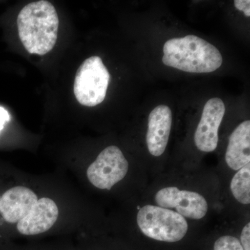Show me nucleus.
Here are the masks:
<instances>
[{
    "label": "nucleus",
    "instance_id": "nucleus-1",
    "mask_svg": "<svg viewBox=\"0 0 250 250\" xmlns=\"http://www.w3.org/2000/svg\"><path fill=\"white\" fill-rule=\"evenodd\" d=\"M89 222L81 190L62 175L0 164V246L21 238L80 236L88 233Z\"/></svg>",
    "mask_w": 250,
    "mask_h": 250
},
{
    "label": "nucleus",
    "instance_id": "nucleus-2",
    "mask_svg": "<svg viewBox=\"0 0 250 250\" xmlns=\"http://www.w3.org/2000/svg\"><path fill=\"white\" fill-rule=\"evenodd\" d=\"M17 24L20 39L29 53L43 56L54 48L59 20L52 3L41 0L26 5L18 14Z\"/></svg>",
    "mask_w": 250,
    "mask_h": 250
},
{
    "label": "nucleus",
    "instance_id": "nucleus-3",
    "mask_svg": "<svg viewBox=\"0 0 250 250\" xmlns=\"http://www.w3.org/2000/svg\"><path fill=\"white\" fill-rule=\"evenodd\" d=\"M163 62L190 73H210L221 66L223 57L220 51L207 41L188 35L166 42Z\"/></svg>",
    "mask_w": 250,
    "mask_h": 250
},
{
    "label": "nucleus",
    "instance_id": "nucleus-4",
    "mask_svg": "<svg viewBox=\"0 0 250 250\" xmlns=\"http://www.w3.org/2000/svg\"><path fill=\"white\" fill-rule=\"evenodd\" d=\"M129 169V161L121 149L116 146H110L102 150L89 164L69 172L80 184L111 191L117 184L124 180Z\"/></svg>",
    "mask_w": 250,
    "mask_h": 250
},
{
    "label": "nucleus",
    "instance_id": "nucleus-5",
    "mask_svg": "<svg viewBox=\"0 0 250 250\" xmlns=\"http://www.w3.org/2000/svg\"><path fill=\"white\" fill-rule=\"evenodd\" d=\"M136 223L148 238L167 243L181 241L188 228L187 220L177 212L150 205L140 208Z\"/></svg>",
    "mask_w": 250,
    "mask_h": 250
},
{
    "label": "nucleus",
    "instance_id": "nucleus-6",
    "mask_svg": "<svg viewBox=\"0 0 250 250\" xmlns=\"http://www.w3.org/2000/svg\"><path fill=\"white\" fill-rule=\"evenodd\" d=\"M109 81V72L100 57L93 56L85 59L75 76V98L83 106H97L106 98Z\"/></svg>",
    "mask_w": 250,
    "mask_h": 250
},
{
    "label": "nucleus",
    "instance_id": "nucleus-7",
    "mask_svg": "<svg viewBox=\"0 0 250 250\" xmlns=\"http://www.w3.org/2000/svg\"><path fill=\"white\" fill-rule=\"evenodd\" d=\"M155 202L162 208H175L184 218L200 220L208 212L205 197L196 192L179 190L177 187H166L156 192Z\"/></svg>",
    "mask_w": 250,
    "mask_h": 250
},
{
    "label": "nucleus",
    "instance_id": "nucleus-8",
    "mask_svg": "<svg viewBox=\"0 0 250 250\" xmlns=\"http://www.w3.org/2000/svg\"><path fill=\"white\" fill-rule=\"evenodd\" d=\"M225 113V104L221 99L211 98L206 103L194 138L199 150L211 152L216 149L219 140L218 129Z\"/></svg>",
    "mask_w": 250,
    "mask_h": 250
},
{
    "label": "nucleus",
    "instance_id": "nucleus-9",
    "mask_svg": "<svg viewBox=\"0 0 250 250\" xmlns=\"http://www.w3.org/2000/svg\"><path fill=\"white\" fill-rule=\"evenodd\" d=\"M172 116L170 108L159 105L151 111L148 118L146 142L152 155L160 156L165 152L172 126Z\"/></svg>",
    "mask_w": 250,
    "mask_h": 250
},
{
    "label": "nucleus",
    "instance_id": "nucleus-10",
    "mask_svg": "<svg viewBox=\"0 0 250 250\" xmlns=\"http://www.w3.org/2000/svg\"><path fill=\"white\" fill-rule=\"evenodd\" d=\"M225 161L230 168L238 170L250 162V121L243 122L229 139Z\"/></svg>",
    "mask_w": 250,
    "mask_h": 250
},
{
    "label": "nucleus",
    "instance_id": "nucleus-11",
    "mask_svg": "<svg viewBox=\"0 0 250 250\" xmlns=\"http://www.w3.org/2000/svg\"><path fill=\"white\" fill-rule=\"evenodd\" d=\"M230 188L237 201L243 205H250V163L238 170L233 176Z\"/></svg>",
    "mask_w": 250,
    "mask_h": 250
},
{
    "label": "nucleus",
    "instance_id": "nucleus-12",
    "mask_svg": "<svg viewBox=\"0 0 250 250\" xmlns=\"http://www.w3.org/2000/svg\"><path fill=\"white\" fill-rule=\"evenodd\" d=\"M0 250H76L75 242H33L25 245L10 243L0 246Z\"/></svg>",
    "mask_w": 250,
    "mask_h": 250
},
{
    "label": "nucleus",
    "instance_id": "nucleus-13",
    "mask_svg": "<svg viewBox=\"0 0 250 250\" xmlns=\"http://www.w3.org/2000/svg\"><path fill=\"white\" fill-rule=\"evenodd\" d=\"M214 250H244L238 238L231 236L220 237L215 242Z\"/></svg>",
    "mask_w": 250,
    "mask_h": 250
},
{
    "label": "nucleus",
    "instance_id": "nucleus-14",
    "mask_svg": "<svg viewBox=\"0 0 250 250\" xmlns=\"http://www.w3.org/2000/svg\"><path fill=\"white\" fill-rule=\"evenodd\" d=\"M241 244L244 250H250V223L247 224L242 230Z\"/></svg>",
    "mask_w": 250,
    "mask_h": 250
},
{
    "label": "nucleus",
    "instance_id": "nucleus-15",
    "mask_svg": "<svg viewBox=\"0 0 250 250\" xmlns=\"http://www.w3.org/2000/svg\"><path fill=\"white\" fill-rule=\"evenodd\" d=\"M235 7L239 11H243L247 17L250 16V0H236L234 1Z\"/></svg>",
    "mask_w": 250,
    "mask_h": 250
},
{
    "label": "nucleus",
    "instance_id": "nucleus-16",
    "mask_svg": "<svg viewBox=\"0 0 250 250\" xmlns=\"http://www.w3.org/2000/svg\"><path fill=\"white\" fill-rule=\"evenodd\" d=\"M10 121L8 111L3 107H0V132L4 129L5 125Z\"/></svg>",
    "mask_w": 250,
    "mask_h": 250
}]
</instances>
